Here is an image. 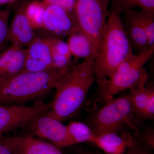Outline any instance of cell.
<instances>
[{
	"mask_svg": "<svg viewBox=\"0 0 154 154\" xmlns=\"http://www.w3.org/2000/svg\"><path fill=\"white\" fill-rule=\"evenodd\" d=\"M132 135L136 140L145 144L151 148L154 149L153 130L151 129L148 127H145L143 129H139L134 131V133Z\"/></svg>",
	"mask_w": 154,
	"mask_h": 154,
	"instance_id": "603a6c76",
	"label": "cell"
},
{
	"mask_svg": "<svg viewBox=\"0 0 154 154\" xmlns=\"http://www.w3.org/2000/svg\"><path fill=\"white\" fill-rule=\"evenodd\" d=\"M47 112L33 117L24 128L30 135L46 140L59 149L71 146L66 125L48 115Z\"/></svg>",
	"mask_w": 154,
	"mask_h": 154,
	"instance_id": "ba28073f",
	"label": "cell"
},
{
	"mask_svg": "<svg viewBox=\"0 0 154 154\" xmlns=\"http://www.w3.org/2000/svg\"><path fill=\"white\" fill-rule=\"evenodd\" d=\"M0 154H15L8 146L0 141Z\"/></svg>",
	"mask_w": 154,
	"mask_h": 154,
	"instance_id": "83f0119b",
	"label": "cell"
},
{
	"mask_svg": "<svg viewBox=\"0 0 154 154\" xmlns=\"http://www.w3.org/2000/svg\"><path fill=\"white\" fill-rule=\"evenodd\" d=\"M138 19L148 38L150 46L154 45V12L142 10L137 11Z\"/></svg>",
	"mask_w": 154,
	"mask_h": 154,
	"instance_id": "44dd1931",
	"label": "cell"
},
{
	"mask_svg": "<svg viewBox=\"0 0 154 154\" xmlns=\"http://www.w3.org/2000/svg\"><path fill=\"white\" fill-rule=\"evenodd\" d=\"M150 147L136 140L127 149L124 154H152Z\"/></svg>",
	"mask_w": 154,
	"mask_h": 154,
	"instance_id": "4316f807",
	"label": "cell"
},
{
	"mask_svg": "<svg viewBox=\"0 0 154 154\" xmlns=\"http://www.w3.org/2000/svg\"></svg>",
	"mask_w": 154,
	"mask_h": 154,
	"instance_id": "1f68e13d",
	"label": "cell"
},
{
	"mask_svg": "<svg viewBox=\"0 0 154 154\" xmlns=\"http://www.w3.org/2000/svg\"><path fill=\"white\" fill-rule=\"evenodd\" d=\"M154 52V45L139 54H133L118 66L110 79L97 82L98 99L105 103L116 94L132 88L146 71L144 66Z\"/></svg>",
	"mask_w": 154,
	"mask_h": 154,
	"instance_id": "5b68a950",
	"label": "cell"
},
{
	"mask_svg": "<svg viewBox=\"0 0 154 154\" xmlns=\"http://www.w3.org/2000/svg\"><path fill=\"white\" fill-rule=\"evenodd\" d=\"M46 7L42 2L36 0L25 4V14L30 26L34 30L43 28Z\"/></svg>",
	"mask_w": 154,
	"mask_h": 154,
	"instance_id": "d6986e66",
	"label": "cell"
},
{
	"mask_svg": "<svg viewBox=\"0 0 154 154\" xmlns=\"http://www.w3.org/2000/svg\"><path fill=\"white\" fill-rule=\"evenodd\" d=\"M135 141L132 134L127 131L120 134L109 132L96 135L93 143L106 154H124Z\"/></svg>",
	"mask_w": 154,
	"mask_h": 154,
	"instance_id": "5bb4252c",
	"label": "cell"
},
{
	"mask_svg": "<svg viewBox=\"0 0 154 154\" xmlns=\"http://www.w3.org/2000/svg\"><path fill=\"white\" fill-rule=\"evenodd\" d=\"M122 13L111 5L94 57L93 67L97 80L110 79L118 66L134 54L133 48L122 22Z\"/></svg>",
	"mask_w": 154,
	"mask_h": 154,
	"instance_id": "7a4b0ae2",
	"label": "cell"
},
{
	"mask_svg": "<svg viewBox=\"0 0 154 154\" xmlns=\"http://www.w3.org/2000/svg\"><path fill=\"white\" fill-rule=\"evenodd\" d=\"M49 104L36 100L30 106L0 104V139L8 133L24 128L36 115L49 110Z\"/></svg>",
	"mask_w": 154,
	"mask_h": 154,
	"instance_id": "52a82bcc",
	"label": "cell"
},
{
	"mask_svg": "<svg viewBox=\"0 0 154 154\" xmlns=\"http://www.w3.org/2000/svg\"><path fill=\"white\" fill-rule=\"evenodd\" d=\"M0 141L18 154H63L56 146L30 134L5 137Z\"/></svg>",
	"mask_w": 154,
	"mask_h": 154,
	"instance_id": "30bf717a",
	"label": "cell"
},
{
	"mask_svg": "<svg viewBox=\"0 0 154 154\" xmlns=\"http://www.w3.org/2000/svg\"><path fill=\"white\" fill-rule=\"evenodd\" d=\"M10 9L6 8L2 10L0 14V52L5 49L8 40V31L9 28V18Z\"/></svg>",
	"mask_w": 154,
	"mask_h": 154,
	"instance_id": "7402d4cb",
	"label": "cell"
},
{
	"mask_svg": "<svg viewBox=\"0 0 154 154\" xmlns=\"http://www.w3.org/2000/svg\"><path fill=\"white\" fill-rule=\"evenodd\" d=\"M27 49L9 46L0 52V82L24 72Z\"/></svg>",
	"mask_w": 154,
	"mask_h": 154,
	"instance_id": "7c38bea8",
	"label": "cell"
},
{
	"mask_svg": "<svg viewBox=\"0 0 154 154\" xmlns=\"http://www.w3.org/2000/svg\"><path fill=\"white\" fill-rule=\"evenodd\" d=\"M19 0H0V6L3 5H9Z\"/></svg>",
	"mask_w": 154,
	"mask_h": 154,
	"instance_id": "f1b7e54d",
	"label": "cell"
},
{
	"mask_svg": "<svg viewBox=\"0 0 154 154\" xmlns=\"http://www.w3.org/2000/svg\"><path fill=\"white\" fill-rule=\"evenodd\" d=\"M42 2L46 6L54 5L60 7L75 18V9L76 0H42Z\"/></svg>",
	"mask_w": 154,
	"mask_h": 154,
	"instance_id": "d4e9b609",
	"label": "cell"
},
{
	"mask_svg": "<svg viewBox=\"0 0 154 154\" xmlns=\"http://www.w3.org/2000/svg\"><path fill=\"white\" fill-rule=\"evenodd\" d=\"M66 127L72 146L83 143L94 142L96 135L87 123L72 121Z\"/></svg>",
	"mask_w": 154,
	"mask_h": 154,
	"instance_id": "ac0fdd59",
	"label": "cell"
},
{
	"mask_svg": "<svg viewBox=\"0 0 154 154\" xmlns=\"http://www.w3.org/2000/svg\"><path fill=\"white\" fill-rule=\"evenodd\" d=\"M14 152V153H15V154H18L17 153L15 152Z\"/></svg>",
	"mask_w": 154,
	"mask_h": 154,
	"instance_id": "4dcf8cb0",
	"label": "cell"
},
{
	"mask_svg": "<svg viewBox=\"0 0 154 154\" xmlns=\"http://www.w3.org/2000/svg\"><path fill=\"white\" fill-rule=\"evenodd\" d=\"M148 78V74L146 71L137 82L129 89L128 94L134 114L137 119H141L146 107L150 101L154 98V85L152 84L147 85Z\"/></svg>",
	"mask_w": 154,
	"mask_h": 154,
	"instance_id": "9a60e30c",
	"label": "cell"
},
{
	"mask_svg": "<svg viewBox=\"0 0 154 154\" xmlns=\"http://www.w3.org/2000/svg\"><path fill=\"white\" fill-rule=\"evenodd\" d=\"M133 111L129 94L113 98L105 102L88 117L87 124L95 134L105 132L121 133L125 128L136 131L140 129Z\"/></svg>",
	"mask_w": 154,
	"mask_h": 154,
	"instance_id": "277c9868",
	"label": "cell"
},
{
	"mask_svg": "<svg viewBox=\"0 0 154 154\" xmlns=\"http://www.w3.org/2000/svg\"><path fill=\"white\" fill-rule=\"evenodd\" d=\"M25 4H22L15 11L8 31V40L11 45L20 48L28 46L38 36L31 28L25 13Z\"/></svg>",
	"mask_w": 154,
	"mask_h": 154,
	"instance_id": "8fae6325",
	"label": "cell"
},
{
	"mask_svg": "<svg viewBox=\"0 0 154 154\" xmlns=\"http://www.w3.org/2000/svg\"><path fill=\"white\" fill-rule=\"evenodd\" d=\"M71 67L39 72H22L0 82V104L22 105L42 99L54 89L57 83Z\"/></svg>",
	"mask_w": 154,
	"mask_h": 154,
	"instance_id": "3957f363",
	"label": "cell"
},
{
	"mask_svg": "<svg viewBox=\"0 0 154 154\" xmlns=\"http://www.w3.org/2000/svg\"><path fill=\"white\" fill-rule=\"evenodd\" d=\"M67 43L72 56L74 57V63H76L79 59H85L91 56L94 57L92 42L80 29L69 36Z\"/></svg>",
	"mask_w": 154,
	"mask_h": 154,
	"instance_id": "2e32d148",
	"label": "cell"
},
{
	"mask_svg": "<svg viewBox=\"0 0 154 154\" xmlns=\"http://www.w3.org/2000/svg\"><path fill=\"white\" fill-rule=\"evenodd\" d=\"M26 48L28 57L43 62L51 69H55L52 65L50 38L38 36Z\"/></svg>",
	"mask_w": 154,
	"mask_h": 154,
	"instance_id": "e0dca14e",
	"label": "cell"
},
{
	"mask_svg": "<svg viewBox=\"0 0 154 154\" xmlns=\"http://www.w3.org/2000/svg\"><path fill=\"white\" fill-rule=\"evenodd\" d=\"M110 2L122 13L137 8L154 12V0H110Z\"/></svg>",
	"mask_w": 154,
	"mask_h": 154,
	"instance_id": "ffe728a7",
	"label": "cell"
},
{
	"mask_svg": "<svg viewBox=\"0 0 154 154\" xmlns=\"http://www.w3.org/2000/svg\"><path fill=\"white\" fill-rule=\"evenodd\" d=\"M50 38L51 52L72 59L71 53L67 42L63 41V39Z\"/></svg>",
	"mask_w": 154,
	"mask_h": 154,
	"instance_id": "cb8c5ba5",
	"label": "cell"
},
{
	"mask_svg": "<svg viewBox=\"0 0 154 154\" xmlns=\"http://www.w3.org/2000/svg\"><path fill=\"white\" fill-rule=\"evenodd\" d=\"M2 10H1V9H0V14H1V13H2Z\"/></svg>",
	"mask_w": 154,
	"mask_h": 154,
	"instance_id": "f546056e",
	"label": "cell"
},
{
	"mask_svg": "<svg viewBox=\"0 0 154 154\" xmlns=\"http://www.w3.org/2000/svg\"><path fill=\"white\" fill-rule=\"evenodd\" d=\"M122 22L127 36L136 54H139L150 47L148 38L142 25L138 19L134 9L122 12Z\"/></svg>",
	"mask_w": 154,
	"mask_h": 154,
	"instance_id": "4fadbf2b",
	"label": "cell"
},
{
	"mask_svg": "<svg viewBox=\"0 0 154 154\" xmlns=\"http://www.w3.org/2000/svg\"><path fill=\"white\" fill-rule=\"evenodd\" d=\"M110 0H76L75 13L81 31L90 38L94 57L105 29Z\"/></svg>",
	"mask_w": 154,
	"mask_h": 154,
	"instance_id": "8992f818",
	"label": "cell"
},
{
	"mask_svg": "<svg viewBox=\"0 0 154 154\" xmlns=\"http://www.w3.org/2000/svg\"><path fill=\"white\" fill-rule=\"evenodd\" d=\"M79 29L76 19L72 15L57 6H46L41 29L43 36L63 40Z\"/></svg>",
	"mask_w": 154,
	"mask_h": 154,
	"instance_id": "9c48e42d",
	"label": "cell"
},
{
	"mask_svg": "<svg viewBox=\"0 0 154 154\" xmlns=\"http://www.w3.org/2000/svg\"><path fill=\"white\" fill-rule=\"evenodd\" d=\"M50 69L43 62L27 56L25 61L24 72H39Z\"/></svg>",
	"mask_w": 154,
	"mask_h": 154,
	"instance_id": "484cf974",
	"label": "cell"
},
{
	"mask_svg": "<svg viewBox=\"0 0 154 154\" xmlns=\"http://www.w3.org/2000/svg\"><path fill=\"white\" fill-rule=\"evenodd\" d=\"M94 57L74 64L59 80L54 99L48 114L60 121H66L80 112L87 101L89 90L95 81Z\"/></svg>",
	"mask_w": 154,
	"mask_h": 154,
	"instance_id": "6da1fadb",
	"label": "cell"
}]
</instances>
